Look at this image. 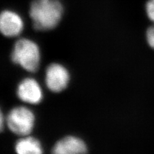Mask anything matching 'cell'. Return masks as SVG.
Returning a JSON list of instances; mask_svg holds the SVG:
<instances>
[{
    "mask_svg": "<svg viewBox=\"0 0 154 154\" xmlns=\"http://www.w3.org/2000/svg\"><path fill=\"white\" fill-rule=\"evenodd\" d=\"M88 152L85 143L74 136H67L58 141L53 148L52 153L55 154L85 153Z\"/></svg>",
    "mask_w": 154,
    "mask_h": 154,
    "instance_id": "7",
    "label": "cell"
},
{
    "mask_svg": "<svg viewBox=\"0 0 154 154\" xmlns=\"http://www.w3.org/2000/svg\"><path fill=\"white\" fill-rule=\"evenodd\" d=\"M145 11L148 18L154 23V0H148L146 2Z\"/></svg>",
    "mask_w": 154,
    "mask_h": 154,
    "instance_id": "9",
    "label": "cell"
},
{
    "mask_svg": "<svg viewBox=\"0 0 154 154\" xmlns=\"http://www.w3.org/2000/svg\"><path fill=\"white\" fill-rule=\"evenodd\" d=\"M17 95L23 102L31 104L39 103L43 97L39 84L31 78L25 79L19 84Z\"/></svg>",
    "mask_w": 154,
    "mask_h": 154,
    "instance_id": "6",
    "label": "cell"
},
{
    "mask_svg": "<svg viewBox=\"0 0 154 154\" xmlns=\"http://www.w3.org/2000/svg\"><path fill=\"white\" fill-rule=\"evenodd\" d=\"M35 123V116L33 112L25 107L12 109L7 117L8 128L18 136H25L30 134Z\"/></svg>",
    "mask_w": 154,
    "mask_h": 154,
    "instance_id": "3",
    "label": "cell"
},
{
    "mask_svg": "<svg viewBox=\"0 0 154 154\" xmlns=\"http://www.w3.org/2000/svg\"><path fill=\"white\" fill-rule=\"evenodd\" d=\"M15 150L19 154H41L43 152L41 143L32 137L19 139L16 144Z\"/></svg>",
    "mask_w": 154,
    "mask_h": 154,
    "instance_id": "8",
    "label": "cell"
},
{
    "mask_svg": "<svg viewBox=\"0 0 154 154\" xmlns=\"http://www.w3.org/2000/svg\"><path fill=\"white\" fill-rule=\"evenodd\" d=\"M69 78L68 71L61 64L54 63L47 67L46 84L52 92L59 93L64 90L69 83Z\"/></svg>",
    "mask_w": 154,
    "mask_h": 154,
    "instance_id": "4",
    "label": "cell"
},
{
    "mask_svg": "<svg viewBox=\"0 0 154 154\" xmlns=\"http://www.w3.org/2000/svg\"><path fill=\"white\" fill-rule=\"evenodd\" d=\"M24 28L22 17L16 11L6 9L0 16V30L2 34L8 37H16L21 34Z\"/></svg>",
    "mask_w": 154,
    "mask_h": 154,
    "instance_id": "5",
    "label": "cell"
},
{
    "mask_svg": "<svg viewBox=\"0 0 154 154\" xmlns=\"http://www.w3.org/2000/svg\"><path fill=\"white\" fill-rule=\"evenodd\" d=\"M11 59L14 64L21 66L24 69L35 72L40 63L39 48L33 41L28 38H21L14 46Z\"/></svg>",
    "mask_w": 154,
    "mask_h": 154,
    "instance_id": "2",
    "label": "cell"
},
{
    "mask_svg": "<svg viewBox=\"0 0 154 154\" xmlns=\"http://www.w3.org/2000/svg\"><path fill=\"white\" fill-rule=\"evenodd\" d=\"M28 12L33 28L46 31L59 25L64 14V6L60 0H33Z\"/></svg>",
    "mask_w": 154,
    "mask_h": 154,
    "instance_id": "1",
    "label": "cell"
},
{
    "mask_svg": "<svg viewBox=\"0 0 154 154\" xmlns=\"http://www.w3.org/2000/svg\"><path fill=\"white\" fill-rule=\"evenodd\" d=\"M146 38L149 46L154 50V25L148 28L146 32Z\"/></svg>",
    "mask_w": 154,
    "mask_h": 154,
    "instance_id": "10",
    "label": "cell"
},
{
    "mask_svg": "<svg viewBox=\"0 0 154 154\" xmlns=\"http://www.w3.org/2000/svg\"><path fill=\"white\" fill-rule=\"evenodd\" d=\"M0 120H1V122H0V125H1L0 128H1V131H3V112H1V116H0Z\"/></svg>",
    "mask_w": 154,
    "mask_h": 154,
    "instance_id": "11",
    "label": "cell"
}]
</instances>
